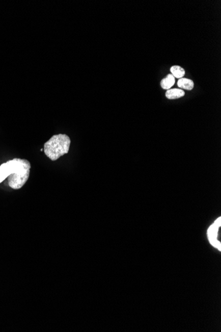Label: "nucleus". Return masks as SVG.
Segmentation results:
<instances>
[{
	"label": "nucleus",
	"mask_w": 221,
	"mask_h": 332,
	"mask_svg": "<svg viewBox=\"0 0 221 332\" xmlns=\"http://www.w3.org/2000/svg\"><path fill=\"white\" fill-rule=\"evenodd\" d=\"M221 226V218L216 219L213 224L210 225L207 230V238L212 246L221 251V243L220 239Z\"/></svg>",
	"instance_id": "7ed1b4c3"
},
{
	"label": "nucleus",
	"mask_w": 221,
	"mask_h": 332,
	"mask_svg": "<svg viewBox=\"0 0 221 332\" xmlns=\"http://www.w3.org/2000/svg\"><path fill=\"white\" fill-rule=\"evenodd\" d=\"M71 140L66 134L54 135L44 145L46 156L52 161L58 160L69 152Z\"/></svg>",
	"instance_id": "f03ea898"
},
{
	"label": "nucleus",
	"mask_w": 221,
	"mask_h": 332,
	"mask_svg": "<svg viewBox=\"0 0 221 332\" xmlns=\"http://www.w3.org/2000/svg\"><path fill=\"white\" fill-rule=\"evenodd\" d=\"M185 93L180 88H173L168 90L165 92V97L169 99H176L184 96Z\"/></svg>",
	"instance_id": "20e7f679"
},
{
	"label": "nucleus",
	"mask_w": 221,
	"mask_h": 332,
	"mask_svg": "<svg viewBox=\"0 0 221 332\" xmlns=\"http://www.w3.org/2000/svg\"><path fill=\"white\" fill-rule=\"evenodd\" d=\"M178 87L180 89H184L186 90H191L194 88V83L192 80L188 79L182 78L179 79L178 82Z\"/></svg>",
	"instance_id": "423d86ee"
},
{
	"label": "nucleus",
	"mask_w": 221,
	"mask_h": 332,
	"mask_svg": "<svg viewBox=\"0 0 221 332\" xmlns=\"http://www.w3.org/2000/svg\"><path fill=\"white\" fill-rule=\"evenodd\" d=\"M176 80L172 74H168L160 82V86L163 90L171 89L172 86L175 85Z\"/></svg>",
	"instance_id": "39448f33"
},
{
	"label": "nucleus",
	"mask_w": 221,
	"mask_h": 332,
	"mask_svg": "<svg viewBox=\"0 0 221 332\" xmlns=\"http://www.w3.org/2000/svg\"><path fill=\"white\" fill-rule=\"evenodd\" d=\"M170 72H171V74L173 75L174 78L179 79L183 78L185 74V70L182 67H181V66L178 65L172 66L170 68Z\"/></svg>",
	"instance_id": "0eeeda50"
},
{
	"label": "nucleus",
	"mask_w": 221,
	"mask_h": 332,
	"mask_svg": "<svg viewBox=\"0 0 221 332\" xmlns=\"http://www.w3.org/2000/svg\"><path fill=\"white\" fill-rule=\"evenodd\" d=\"M32 165L26 159L15 158L0 165V183L8 178L11 189L18 190L25 185Z\"/></svg>",
	"instance_id": "f257e3e1"
}]
</instances>
